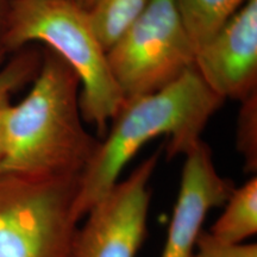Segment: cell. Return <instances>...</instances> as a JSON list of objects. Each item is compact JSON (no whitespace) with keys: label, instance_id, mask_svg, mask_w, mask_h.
Segmentation results:
<instances>
[{"label":"cell","instance_id":"8","mask_svg":"<svg viewBox=\"0 0 257 257\" xmlns=\"http://www.w3.org/2000/svg\"><path fill=\"white\" fill-rule=\"evenodd\" d=\"M172 219L161 257H191L202 224L214 207L223 206L234 188L214 166L212 152L200 141L185 155Z\"/></svg>","mask_w":257,"mask_h":257},{"label":"cell","instance_id":"6","mask_svg":"<svg viewBox=\"0 0 257 257\" xmlns=\"http://www.w3.org/2000/svg\"><path fill=\"white\" fill-rule=\"evenodd\" d=\"M155 153L89 208L76 226L64 257H136L147 236Z\"/></svg>","mask_w":257,"mask_h":257},{"label":"cell","instance_id":"10","mask_svg":"<svg viewBox=\"0 0 257 257\" xmlns=\"http://www.w3.org/2000/svg\"><path fill=\"white\" fill-rule=\"evenodd\" d=\"M248 0H176L180 16L197 51Z\"/></svg>","mask_w":257,"mask_h":257},{"label":"cell","instance_id":"12","mask_svg":"<svg viewBox=\"0 0 257 257\" xmlns=\"http://www.w3.org/2000/svg\"><path fill=\"white\" fill-rule=\"evenodd\" d=\"M14 59L0 69V94H12L32 82L40 72L42 53L36 49H21Z\"/></svg>","mask_w":257,"mask_h":257},{"label":"cell","instance_id":"4","mask_svg":"<svg viewBox=\"0 0 257 257\" xmlns=\"http://www.w3.org/2000/svg\"><path fill=\"white\" fill-rule=\"evenodd\" d=\"M80 178L0 174V257H64Z\"/></svg>","mask_w":257,"mask_h":257},{"label":"cell","instance_id":"3","mask_svg":"<svg viewBox=\"0 0 257 257\" xmlns=\"http://www.w3.org/2000/svg\"><path fill=\"white\" fill-rule=\"evenodd\" d=\"M30 42L44 43L74 69L80 80L82 119L105 136L125 96L112 75L107 51L93 30L88 12L67 0H15L8 54Z\"/></svg>","mask_w":257,"mask_h":257},{"label":"cell","instance_id":"16","mask_svg":"<svg viewBox=\"0 0 257 257\" xmlns=\"http://www.w3.org/2000/svg\"><path fill=\"white\" fill-rule=\"evenodd\" d=\"M11 94H0V162L4 155V130H5V117L8 112Z\"/></svg>","mask_w":257,"mask_h":257},{"label":"cell","instance_id":"1","mask_svg":"<svg viewBox=\"0 0 257 257\" xmlns=\"http://www.w3.org/2000/svg\"><path fill=\"white\" fill-rule=\"evenodd\" d=\"M80 80L59 54L46 47L32 88L5 117L0 174L81 176L100 141L83 126Z\"/></svg>","mask_w":257,"mask_h":257},{"label":"cell","instance_id":"5","mask_svg":"<svg viewBox=\"0 0 257 257\" xmlns=\"http://www.w3.org/2000/svg\"><path fill=\"white\" fill-rule=\"evenodd\" d=\"M106 55L126 100L178 80L194 64L195 49L176 0H149Z\"/></svg>","mask_w":257,"mask_h":257},{"label":"cell","instance_id":"11","mask_svg":"<svg viewBox=\"0 0 257 257\" xmlns=\"http://www.w3.org/2000/svg\"><path fill=\"white\" fill-rule=\"evenodd\" d=\"M149 0H95L88 17L96 37L107 51L146 9Z\"/></svg>","mask_w":257,"mask_h":257},{"label":"cell","instance_id":"7","mask_svg":"<svg viewBox=\"0 0 257 257\" xmlns=\"http://www.w3.org/2000/svg\"><path fill=\"white\" fill-rule=\"evenodd\" d=\"M194 67L224 100L257 93V0H248L195 51Z\"/></svg>","mask_w":257,"mask_h":257},{"label":"cell","instance_id":"9","mask_svg":"<svg viewBox=\"0 0 257 257\" xmlns=\"http://www.w3.org/2000/svg\"><path fill=\"white\" fill-rule=\"evenodd\" d=\"M225 208L210 232L224 243L239 244L257 232V179L253 176L243 186L231 192Z\"/></svg>","mask_w":257,"mask_h":257},{"label":"cell","instance_id":"14","mask_svg":"<svg viewBox=\"0 0 257 257\" xmlns=\"http://www.w3.org/2000/svg\"><path fill=\"white\" fill-rule=\"evenodd\" d=\"M191 257H257L256 243H224L201 231Z\"/></svg>","mask_w":257,"mask_h":257},{"label":"cell","instance_id":"17","mask_svg":"<svg viewBox=\"0 0 257 257\" xmlns=\"http://www.w3.org/2000/svg\"><path fill=\"white\" fill-rule=\"evenodd\" d=\"M67 2L72 3V4L79 6L80 9L85 10V11H89L92 8V5L94 4L95 0H67Z\"/></svg>","mask_w":257,"mask_h":257},{"label":"cell","instance_id":"15","mask_svg":"<svg viewBox=\"0 0 257 257\" xmlns=\"http://www.w3.org/2000/svg\"><path fill=\"white\" fill-rule=\"evenodd\" d=\"M15 0H0V63L8 55L6 38H8L11 16L14 11Z\"/></svg>","mask_w":257,"mask_h":257},{"label":"cell","instance_id":"2","mask_svg":"<svg viewBox=\"0 0 257 257\" xmlns=\"http://www.w3.org/2000/svg\"><path fill=\"white\" fill-rule=\"evenodd\" d=\"M223 102L194 64L167 87L126 99L80 178L75 201L79 221L119 181L125 166L141 148L154 138L166 136L169 138L168 156H185L200 142L202 130Z\"/></svg>","mask_w":257,"mask_h":257},{"label":"cell","instance_id":"13","mask_svg":"<svg viewBox=\"0 0 257 257\" xmlns=\"http://www.w3.org/2000/svg\"><path fill=\"white\" fill-rule=\"evenodd\" d=\"M237 127V149L245 161V169L257 170V93L244 99Z\"/></svg>","mask_w":257,"mask_h":257}]
</instances>
